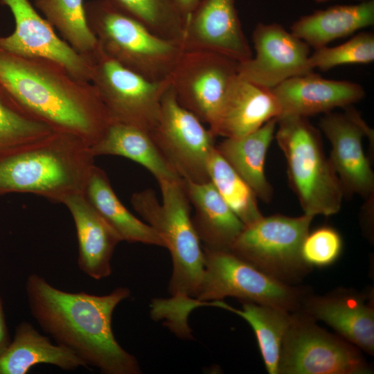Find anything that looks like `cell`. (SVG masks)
<instances>
[{
    "label": "cell",
    "instance_id": "obj_1",
    "mask_svg": "<svg viewBox=\"0 0 374 374\" xmlns=\"http://www.w3.org/2000/svg\"><path fill=\"white\" fill-rule=\"evenodd\" d=\"M0 98L16 112L75 135L90 148L112 120L91 82L48 59L17 54L0 45Z\"/></svg>",
    "mask_w": 374,
    "mask_h": 374
},
{
    "label": "cell",
    "instance_id": "obj_2",
    "mask_svg": "<svg viewBox=\"0 0 374 374\" xmlns=\"http://www.w3.org/2000/svg\"><path fill=\"white\" fill-rule=\"evenodd\" d=\"M25 290L30 314L42 330L87 366L103 374L141 373L137 359L119 345L112 328L116 307L130 296L128 288L100 296L69 292L32 274Z\"/></svg>",
    "mask_w": 374,
    "mask_h": 374
},
{
    "label": "cell",
    "instance_id": "obj_3",
    "mask_svg": "<svg viewBox=\"0 0 374 374\" xmlns=\"http://www.w3.org/2000/svg\"><path fill=\"white\" fill-rule=\"evenodd\" d=\"M94 158L80 138L53 132L0 159V195L32 193L62 203L70 195L84 193Z\"/></svg>",
    "mask_w": 374,
    "mask_h": 374
},
{
    "label": "cell",
    "instance_id": "obj_4",
    "mask_svg": "<svg viewBox=\"0 0 374 374\" xmlns=\"http://www.w3.org/2000/svg\"><path fill=\"white\" fill-rule=\"evenodd\" d=\"M161 202L152 189L134 193L136 211L163 238L171 255L173 269L169 292L175 309L191 307L204 269V254L190 214L191 205L184 179L157 181Z\"/></svg>",
    "mask_w": 374,
    "mask_h": 374
},
{
    "label": "cell",
    "instance_id": "obj_5",
    "mask_svg": "<svg viewBox=\"0 0 374 374\" xmlns=\"http://www.w3.org/2000/svg\"><path fill=\"white\" fill-rule=\"evenodd\" d=\"M277 125L276 139L285 157L289 184L303 213L314 217L338 213L345 194L325 154L319 131L302 116L280 117Z\"/></svg>",
    "mask_w": 374,
    "mask_h": 374
},
{
    "label": "cell",
    "instance_id": "obj_6",
    "mask_svg": "<svg viewBox=\"0 0 374 374\" xmlns=\"http://www.w3.org/2000/svg\"><path fill=\"white\" fill-rule=\"evenodd\" d=\"M84 9L98 46L107 55L149 80L169 79L184 51L181 42L157 35L105 0L89 1Z\"/></svg>",
    "mask_w": 374,
    "mask_h": 374
},
{
    "label": "cell",
    "instance_id": "obj_7",
    "mask_svg": "<svg viewBox=\"0 0 374 374\" xmlns=\"http://www.w3.org/2000/svg\"><path fill=\"white\" fill-rule=\"evenodd\" d=\"M313 216H262L244 225L229 251L284 283L301 280L311 270L301 256Z\"/></svg>",
    "mask_w": 374,
    "mask_h": 374
},
{
    "label": "cell",
    "instance_id": "obj_8",
    "mask_svg": "<svg viewBox=\"0 0 374 374\" xmlns=\"http://www.w3.org/2000/svg\"><path fill=\"white\" fill-rule=\"evenodd\" d=\"M203 251L204 269L193 299L195 306L231 296L241 302L267 305L295 312L301 309L308 294L304 289L271 277L229 251L204 248Z\"/></svg>",
    "mask_w": 374,
    "mask_h": 374
},
{
    "label": "cell",
    "instance_id": "obj_9",
    "mask_svg": "<svg viewBox=\"0 0 374 374\" xmlns=\"http://www.w3.org/2000/svg\"><path fill=\"white\" fill-rule=\"evenodd\" d=\"M358 348L319 327L300 311L283 339L278 374H367L371 368Z\"/></svg>",
    "mask_w": 374,
    "mask_h": 374
},
{
    "label": "cell",
    "instance_id": "obj_10",
    "mask_svg": "<svg viewBox=\"0 0 374 374\" xmlns=\"http://www.w3.org/2000/svg\"><path fill=\"white\" fill-rule=\"evenodd\" d=\"M90 82L112 121L150 132L157 122L169 79L149 80L121 65L98 46L90 58Z\"/></svg>",
    "mask_w": 374,
    "mask_h": 374
},
{
    "label": "cell",
    "instance_id": "obj_11",
    "mask_svg": "<svg viewBox=\"0 0 374 374\" xmlns=\"http://www.w3.org/2000/svg\"><path fill=\"white\" fill-rule=\"evenodd\" d=\"M149 134L181 179L195 183L210 181L206 164L215 145V136L179 105L170 86L163 97L157 122Z\"/></svg>",
    "mask_w": 374,
    "mask_h": 374
},
{
    "label": "cell",
    "instance_id": "obj_12",
    "mask_svg": "<svg viewBox=\"0 0 374 374\" xmlns=\"http://www.w3.org/2000/svg\"><path fill=\"white\" fill-rule=\"evenodd\" d=\"M238 64L216 53L184 50L169 77L170 88L179 105L210 127L238 75Z\"/></svg>",
    "mask_w": 374,
    "mask_h": 374
},
{
    "label": "cell",
    "instance_id": "obj_13",
    "mask_svg": "<svg viewBox=\"0 0 374 374\" xmlns=\"http://www.w3.org/2000/svg\"><path fill=\"white\" fill-rule=\"evenodd\" d=\"M342 113L324 114L319 127L328 139L330 161L346 195L373 199L374 173L363 148L365 136L373 140V131L351 106Z\"/></svg>",
    "mask_w": 374,
    "mask_h": 374
},
{
    "label": "cell",
    "instance_id": "obj_14",
    "mask_svg": "<svg viewBox=\"0 0 374 374\" xmlns=\"http://www.w3.org/2000/svg\"><path fill=\"white\" fill-rule=\"evenodd\" d=\"M256 55L238 64V76L268 89L313 72L310 46L277 23L258 24L252 35Z\"/></svg>",
    "mask_w": 374,
    "mask_h": 374
},
{
    "label": "cell",
    "instance_id": "obj_15",
    "mask_svg": "<svg viewBox=\"0 0 374 374\" xmlns=\"http://www.w3.org/2000/svg\"><path fill=\"white\" fill-rule=\"evenodd\" d=\"M15 19L12 34L0 37V45L11 52L50 60L64 66L72 75L90 82L91 62L62 39L49 22L29 0H0Z\"/></svg>",
    "mask_w": 374,
    "mask_h": 374
},
{
    "label": "cell",
    "instance_id": "obj_16",
    "mask_svg": "<svg viewBox=\"0 0 374 374\" xmlns=\"http://www.w3.org/2000/svg\"><path fill=\"white\" fill-rule=\"evenodd\" d=\"M181 44L184 50L213 52L238 63L253 57L235 0H201L185 20Z\"/></svg>",
    "mask_w": 374,
    "mask_h": 374
},
{
    "label": "cell",
    "instance_id": "obj_17",
    "mask_svg": "<svg viewBox=\"0 0 374 374\" xmlns=\"http://www.w3.org/2000/svg\"><path fill=\"white\" fill-rule=\"evenodd\" d=\"M299 311L325 322L359 349L374 354V308L366 294L345 288L322 296L308 294Z\"/></svg>",
    "mask_w": 374,
    "mask_h": 374
},
{
    "label": "cell",
    "instance_id": "obj_18",
    "mask_svg": "<svg viewBox=\"0 0 374 374\" xmlns=\"http://www.w3.org/2000/svg\"><path fill=\"white\" fill-rule=\"evenodd\" d=\"M271 91L280 107L278 118L326 114L337 107L351 106L365 96L358 83L326 79L313 72L291 78Z\"/></svg>",
    "mask_w": 374,
    "mask_h": 374
},
{
    "label": "cell",
    "instance_id": "obj_19",
    "mask_svg": "<svg viewBox=\"0 0 374 374\" xmlns=\"http://www.w3.org/2000/svg\"><path fill=\"white\" fill-rule=\"evenodd\" d=\"M278 101L271 89L247 81L238 75L226 93L213 124V134L240 138L280 116Z\"/></svg>",
    "mask_w": 374,
    "mask_h": 374
},
{
    "label": "cell",
    "instance_id": "obj_20",
    "mask_svg": "<svg viewBox=\"0 0 374 374\" xmlns=\"http://www.w3.org/2000/svg\"><path fill=\"white\" fill-rule=\"evenodd\" d=\"M73 217L78 243V266L88 276L100 280L112 274L111 260L121 242L118 233L89 204L83 193L62 202Z\"/></svg>",
    "mask_w": 374,
    "mask_h": 374
},
{
    "label": "cell",
    "instance_id": "obj_21",
    "mask_svg": "<svg viewBox=\"0 0 374 374\" xmlns=\"http://www.w3.org/2000/svg\"><path fill=\"white\" fill-rule=\"evenodd\" d=\"M194 208L192 221L203 248L229 251L244 227L210 181L195 183L184 180Z\"/></svg>",
    "mask_w": 374,
    "mask_h": 374
},
{
    "label": "cell",
    "instance_id": "obj_22",
    "mask_svg": "<svg viewBox=\"0 0 374 374\" xmlns=\"http://www.w3.org/2000/svg\"><path fill=\"white\" fill-rule=\"evenodd\" d=\"M277 119L273 118L257 130L240 138H225L215 148L237 174L248 184L257 198L269 203L273 188L265 173L269 147L274 139Z\"/></svg>",
    "mask_w": 374,
    "mask_h": 374
},
{
    "label": "cell",
    "instance_id": "obj_23",
    "mask_svg": "<svg viewBox=\"0 0 374 374\" xmlns=\"http://www.w3.org/2000/svg\"><path fill=\"white\" fill-rule=\"evenodd\" d=\"M39 364L54 365L65 371L88 368L70 350L53 344L31 323L22 321L17 326L10 345L0 355V374H26Z\"/></svg>",
    "mask_w": 374,
    "mask_h": 374
},
{
    "label": "cell",
    "instance_id": "obj_24",
    "mask_svg": "<svg viewBox=\"0 0 374 374\" xmlns=\"http://www.w3.org/2000/svg\"><path fill=\"white\" fill-rule=\"evenodd\" d=\"M374 24V1L336 5L301 17L290 32L314 49Z\"/></svg>",
    "mask_w": 374,
    "mask_h": 374
},
{
    "label": "cell",
    "instance_id": "obj_25",
    "mask_svg": "<svg viewBox=\"0 0 374 374\" xmlns=\"http://www.w3.org/2000/svg\"><path fill=\"white\" fill-rule=\"evenodd\" d=\"M84 195L122 241L165 247L161 235L132 215L116 196L106 172L96 165L91 169Z\"/></svg>",
    "mask_w": 374,
    "mask_h": 374
},
{
    "label": "cell",
    "instance_id": "obj_26",
    "mask_svg": "<svg viewBox=\"0 0 374 374\" xmlns=\"http://www.w3.org/2000/svg\"><path fill=\"white\" fill-rule=\"evenodd\" d=\"M90 149L94 157L114 155L135 161L150 172L157 181L181 179L161 153L149 132L132 125L112 121Z\"/></svg>",
    "mask_w": 374,
    "mask_h": 374
},
{
    "label": "cell",
    "instance_id": "obj_27",
    "mask_svg": "<svg viewBox=\"0 0 374 374\" xmlns=\"http://www.w3.org/2000/svg\"><path fill=\"white\" fill-rule=\"evenodd\" d=\"M242 303V310L235 309L222 301H211L208 305L231 311L247 321L255 333L267 371L269 374H278L281 345L293 312L251 302Z\"/></svg>",
    "mask_w": 374,
    "mask_h": 374
},
{
    "label": "cell",
    "instance_id": "obj_28",
    "mask_svg": "<svg viewBox=\"0 0 374 374\" xmlns=\"http://www.w3.org/2000/svg\"><path fill=\"white\" fill-rule=\"evenodd\" d=\"M35 6L75 51L90 59L98 48L83 0H35Z\"/></svg>",
    "mask_w": 374,
    "mask_h": 374
},
{
    "label": "cell",
    "instance_id": "obj_29",
    "mask_svg": "<svg viewBox=\"0 0 374 374\" xmlns=\"http://www.w3.org/2000/svg\"><path fill=\"white\" fill-rule=\"evenodd\" d=\"M206 168L210 181L244 225L262 216L253 191L221 156L215 145L208 157Z\"/></svg>",
    "mask_w": 374,
    "mask_h": 374
},
{
    "label": "cell",
    "instance_id": "obj_30",
    "mask_svg": "<svg viewBox=\"0 0 374 374\" xmlns=\"http://www.w3.org/2000/svg\"><path fill=\"white\" fill-rule=\"evenodd\" d=\"M157 35L181 42L185 20L172 0H105Z\"/></svg>",
    "mask_w": 374,
    "mask_h": 374
},
{
    "label": "cell",
    "instance_id": "obj_31",
    "mask_svg": "<svg viewBox=\"0 0 374 374\" xmlns=\"http://www.w3.org/2000/svg\"><path fill=\"white\" fill-rule=\"evenodd\" d=\"M53 131L10 108L0 98V159L26 148Z\"/></svg>",
    "mask_w": 374,
    "mask_h": 374
},
{
    "label": "cell",
    "instance_id": "obj_32",
    "mask_svg": "<svg viewBox=\"0 0 374 374\" xmlns=\"http://www.w3.org/2000/svg\"><path fill=\"white\" fill-rule=\"evenodd\" d=\"M373 60L374 35L370 32L359 33L336 46L314 49L309 57L311 67L322 71L344 64H368Z\"/></svg>",
    "mask_w": 374,
    "mask_h": 374
},
{
    "label": "cell",
    "instance_id": "obj_33",
    "mask_svg": "<svg viewBox=\"0 0 374 374\" xmlns=\"http://www.w3.org/2000/svg\"><path fill=\"white\" fill-rule=\"evenodd\" d=\"M343 242L339 232L330 226H321L308 232L301 246L303 261L311 268L332 265L341 253Z\"/></svg>",
    "mask_w": 374,
    "mask_h": 374
},
{
    "label": "cell",
    "instance_id": "obj_34",
    "mask_svg": "<svg viewBox=\"0 0 374 374\" xmlns=\"http://www.w3.org/2000/svg\"><path fill=\"white\" fill-rule=\"evenodd\" d=\"M11 341L6 321L3 304L0 296V355L6 350Z\"/></svg>",
    "mask_w": 374,
    "mask_h": 374
},
{
    "label": "cell",
    "instance_id": "obj_35",
    "mask_svg": "<svg viewBox=\"0 0 374 374\" xmlns=\"http://www.w3.org/2000/svg\"><path fill=\"white\" fill-rule=\"evenodd\" d=\"M184 20L193 11L201 0H172Z\"/></svg>",
    "mask_w": 374,
    "mask_h": 374
},
{
    "label": "cell",
    "instance_id": "obj_36",
    "mask_svg": "<svg viewBox=\"0 0 374 374\" xmlns=\"http://www.w3.org/2000/svg\"><path fill=\"white\" fill-rule=\"evenodd\" d=\"M314 1L316 3H325V2H328V1H334V0H314ZM355 1H358L362 2V1H369V0H355Z\"/></svg>",
    "mask_w": 374,
    "mask_h": 374
}]
</instances>
